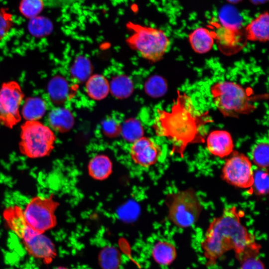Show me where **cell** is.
I'll use <instances>...</instances> for the list:
<instances>
[{
  "label": "cell",
  "mask_w": 269,
  "mask_h": 269,
  "mask_svg": "<svg viewBox=\"0 0 269 269\" xmlns=\"http://www.w3.org/2000/svg\"><path fill=\"white\" fill-rule=\"evenodd\" d=\"M212 122L208 112L198 110L189 96L178 91L170 112L157 110L153 128L157 136L171 142L172 152L183 157L188 144L204 142L203 128Z\"/></svg>",
  "instance_id": "cell-1"
},
{
  "label": "cell",
  "mask_w": 269,
  "mask_h": 269,
  "mask_svg": "<svg viewBox=\"0 0 269 269\" xmlns=\"http://www.w3.org/2000/svg\"><path fill=\"white\" fill-rule=\"evenodd\" d=\"M201 246L209 265L230 250H234L240 260L245 255L257 252L259 248L254 236L242 224L235 207L225 208L221 216L213 220Z\"/></svg>",
  "instance_id": "cell-2"
},
{
  "label": "cell",
  "mask_w": 269,
  "mask_h": 269,
  "mask_svg": "<svg viewBox=\"0 0 269 269\" xmlns=\"http://www.w3.org/2000/svg\"><path fill=\"white\" fill-rule=\"evenodd\" d=\"M2 216L6 224L22 241L27 252L33 257L50 260L55 255L52 241L43 234L33 230L26 223L23 209L17 205L6 208Z\"/></svg>",
  "instance_id": "cell-3"
},
{
  "label": "cell",
  "mask_w": 269,
  "mask_h": 269,
  "mask_svg": "<svg viewBox=\"0 0 269 269\" xmlns=\"http://www.w3.org/2000/svg\"><path fill=\"white\" fill-rule=\"evenodd\" d=\"M127 27L131 31L126 41L130 47L146 60L156 62L167 51L170 42L161 29L130 22Z\"/></svg>",
  "instance_id": "cell-4"
},
{
  "label": "cell",
  "mask_w": 269,
  "mask_h": 269,
  "mask_svg": "<svg viewBox=\"0 0 269 269\" xmlns=\"http://www.w3.org/2000/svg\"><path fill=\"white\" fill-rule=\"evenodd\" d=\"M213 101L225 117H238L253 112V98L242 86L233 82L220 81L210 88Z\"/></svg>",
  "instance_id": "cell-5"
},
{
  "label": "cell",
  "mask_w": 269,
  "mask_h": 269,
  "mask_svg": "<svg viewBox=\"0 0 269 269\" xmlns=\"http://www.w3.org/2000/svg\"><path fill=\"white\" fill-rule=\"evenodd\" d=\"M56 140L53 130L40 121H25L20 126L19 149L28 158L49 155L54 148Z\"/></svg>",
  "instance_id": "cell-6"
},
{
  "label": "cell",
  "mask_w": 269,
  "mask_h": 269,
  "mask_svg": "<svg viewBox=\"0 0 269 269\" xmlns=\"http://www.w3.org/2000/svg\"><path fill=\"white\" fill-rule=\"evenodd\" d=\"M168 217L176 226L185 228L198 220L203 206L192 188L170 194L167 202Z\"/></svg>",
  "instance_id": "cell-7"
},
{
  "label": "cell",
  "mask_w": 269,
  "mask_h": 269,
  "mask_svg": "<svg viewBox=\"0 0 269 269\" xmlns=\"http://www.w3.org/2000/svg\"><path fill=\"white\" fill-rule=\"evenodd\" d=\"M53 195L48 197L36 196L29 201L23 210V215L27 224L35 231L44 234L53 228L57 224L55 211L59 203L53 199Z\"/></svg>",
  "instance_id": "cell-8"
},
{
  "label": "cell",
  "mask_w": 269,
  "mask_h": 269,
  "mask_svg": "<svg viewBox=\"0 0 269 269\" xmlns=\"http://www.w3.org/2000/svg\"><path fill=\"white\" fill-rule=\"evenodd\" d=\"M24 94L15 81L3 83L0 87V124L12 129L21 120V107Z\"/></svg>",
  "instance_id": "cell-9"
},
{
  "label": "cell",
  "mask_w": 269,
  "mask_h": 269,
  "mask_svg": "<svg viewBox=\"0 0 269 269\" xmlns=\"http://www.w3.org/2000/svg\"><path fill=\"white\" fill-rule=\"evenodd\" d=\"M231 154L222 168V178L229 184L237 187H251L254 171L251 160L246 155L238 151H235Z\"/></svg>",
  "instance_id": "cell-10"
},
{
  "label": "cell",
  "mask_w": 269,
  "mask_h": 269,
  "mask_svg": "<svg viewBox=\"0 0 269 269\" xmlns=\"http://www.w3.org/2000/svg\"><path fill=\"white\" fill-rule=\"evenodd\" d=\"M160 146L150 137L142 136L132 143L130 155L137 166L148 168L156 164L162 155Z\"/></svg>",
  "instance_id": "cell-11"
},
{
  "label": "cell",
  "mask_w": 269,
  "mask_h": 269,
  "mask_svg": "<svg viewBox=\"0 0 269 269\" xmlns=\"http://www.w3.org/2000/svg\"><path fill=\"white\" fill-rule=\"evenodd\" d=\"M207 147L213 155L224 157L233 151L234 143L229 133L224 130H216L208 135Z\"/></svg>",
  "instance_id": "cell-12"
},
{
  "label": "cell",
  "mask_w": 269,
  "mask_h": 269,
  "mask_svg": "<svg viewBox=\"0 0 269 269\" xmlns=\"http://www.w3.org/2000/svg\"><path fill=\"white\" fill-rule=\"evenodd\" d=\"M246 39L266 42L269 39V16L268 11L260 13L246 26Z\"/></svg>",
  "instance_id": "cell-13"
},
{
  "label": "cell",
  "mask_w": 269,
  "mask_h": 269,
  "mask_svg": "<svg viewBox=\"0 0 269 269\" xmlns=\"http://www.w3.org/2000/svg\"><path fill=\"white\" fill-rule=\"evenodd\" d=\"M215 38L214 32L206 28L200 27L194 29L189 34V41L195 52L204 54L211 50Z\"/></svg>",
  "instance_id": "cell-14"
},
{
  "label": "cell",
  "mask_w": 269,
  "mask_h": 269,
  "mask_svg": "<svg viewBox=\"0 0 269 269\" xmlns=\"http://www.w3.org/2000/svg\"><path fill=\"white\" fill-rule=\"evenodd\" d=\"M49 127L54 131L64 133L69 131L74 125V117L68 109L59 107L49 114Z\"/></svg>",
  "instance_id": "cell-15"
},
{
  "label": "cell",
  "mask_w": 269,
  "mask_h": 269,
  "mask_svg": "<svg viewBox=\"0 0 269 269\" xmlns=\"http://www.w3.org/2000/svg\"><path fill=\"white\" fill-rule=\"evenodd\" d=\"M21 115L25 121H40L47 111L46 102L39 97H29L23 102Z\"/></svg>",
  "instance_id": "cell-16"
},
{
  "label": "cell",
  "mask_w": 269,
  "mask_h": 269,
  "mask_svg": "<svg viewBox=\"0 0 269 269\" xmlns=\"http://www.w3.org/2000/svg\"><path fill=\"white\" fill-rule=\"evenodd\" d=\"M86 91L91 99L101 100L108 95L110 84L107 79L102 75H91L87 79Z\"/></svg>",
  "instance_id": "cell-17"
},
{
  "label": "cell",
  "mask_w": 269,
  "mask_h": 269,
  "mask_svg": "<svg viewBox=\"0 0 269 269\" xmlns=\"http://www.w3.org/2000/svg\"><path fill=\"white\" fill-rule=\"evenodd\" d=\"M112 163L108 156L104 154L94 156L90 161L88 171L94 179L104 180L112 172Z\"/></svg>",
  "instance_id": "cell-18"
},
{
  "label": "cell",
  "mask_w": 269,
  "mask_h": 269,
  "mask_svg": "<svg viewBox=\"0 0 269 269\" xmlns=\"http://www.w3.org/2000/svg\"><path fill=\"white\" fill-rule=\"evenodd\" d=\"M152 255L158 264L168 265L175 259L176 250L174 246L169 242L158 241L152 248Z\"/></svg>",
  "instance_id": "cell-19"
},
{
  "label": "cell",
  "mask_w": 269,
  "mask_h": 269,
  "mask_svg": "<svg viewBox=\"0 0 269 269\" xmlns=\"http://www.w3.org/2000/svg\"><path fill=\"white\" fill-rule=\"evenodd\" d=\"M219 17L225 28L237 31L242 23L241 15L232 5H226L221 9Z\"/></svg>",
  "instance_id": "cell-20"
},
{
  "label": "cell",
  "mask_w": 269,
  "mask_h": 269,
  "mask_svg": "<svg viewBox=\"0 0 269 269\" xmlns=\"http://www.w3.org/2000/svg\"><path fill=\"white\" fill-rule=\"evenodd\" d=\"M48 90L51 100L57 104H61L65 101L68 96L69 86L63 77L57 76L50 81Z\"/></svg>",
  "instance_id": "cell-21"
},
{
  "label": "cell",
  "mask_w": 269,
  "mask_h": 269,
  "mask_svg": "<svg viewBox=\"0 0 269 269\" xmlns=\"http://www.w3.org/2000/svg\"><path fill=\"white\" fill-rule=\"evenodd\" d=\"M98 260L102 269H118L121 263L120 254L115 248L106 247L99 253Z\"/></svg>",
  "instance_id": "cell-22"
},
{
  "label": "cell",
  "mask_w": 269,
  "mask_h": 269,
  "mask_svg": "<svg viewBox=\"0 0 269 269\" xmlns=\"http://www.w3.org/2000/svg\"><path fill=\"white\" fill-rule=\"evenodd\" d=\"M133 86L131 80L126 76H119L114 78L110 84V91L114 96L125 98L132 93Z\"/></svg>",
  "instance_id": "cell-23"
},
{
  "label": "cell",
  "mask_w": 269,
  "mask_h": 269,
  "mask_svg": "<svg viewBox=\"0 0 269 269\" xmlns=\"http://www.w3.org/2000/svg\"><path fill=\"white\" fill-rule=\"evenodd\" d=\"M121 133L126 140L132 143L142 136L143 131L141 124L137 120L131 119L124 124Z\"/></svg>",
  "instance_id": "cell-24"
},
{
  "label": "cell",
  "mask_w": 269,
  "mask_h": 269,
  "mask_svg": "<svg viewBox=\"0 0 269 269\" xmlns=\"http://www.w3.org/2000/svg\"><path fill=\"white\" fill-rule=\"evenodd\" d=\"M268 169L259 168L254 171V191L258 195H266L269 192V179Z\"/></svg>",
  "instance_id": "cell-25"
},
{
  "label": "cell",
  "mask_w": 269,
  "mask_h": 269,
  "mask_svg": "<svg viewBox=\"0 0 269 269\" xmlns=\"http://www.w3.org/2000/svg\"><path fill=\"white\" fill-rule=\"evenodd\" d=\"M269 147L268 142L262 141L256 144L252 151L254 163L260 168L268 169Z\"/></svg>",
  "instance_id": "cell-26"
},
{
  "label": "cell",
  "mask_w": 269,
  "mask_h": 269,
  "mask_svg": "<svg viewBox=\"0 0 269 269\" xmlns=\"http://www.w3.org/2000/svg\"><path fill=\"white\" fill-rule=\"evenodd\" d=\"M91 70L90 62L84 58L79 57L74 62L71 72L75 78L81 81L87 80L90 76Z\"/></svg>",
  "instance_id": "cell-27"
},
{
  "label": "cell",
  "mask_w": 269,
  "mask_h": 269,
  "mask_svg": "<svg viewBox=\"0 0 269 269\" xmlns=\"http://www.w3.org/2000/svg\"><path fill=\"white\" fill-rule=\"evenodd\" d=\"M167 89V84L165 80L159 76L152 77L145 85L146 92L153 97H159L164 95Z\"/></svg>",
  "instance_id": "cell-28"
},
{
  "label": "cell",
  "mask_w": 269,
  "mask_h": 269,
  "mask_svg": "<svg viewBox=\"0 0 269 269\" xmlns=\"http://www.w3.org/2000/svg\"><path fill=\"white\" fill-rule=\"evenodd\" d=\"M253 254L242 257L240 259L242 261L240 269H265L261 260Z\"/></svg>",
  "instance_id": "cell-29"
},
{
  "label": "cell",
  "mask_w": 269,
  "mask_h": 269,
  "mask_svg": "<svg viewBox=\"0 0 269 269\" xmlns=\"http://www.w3.org/2000/svg\"><path fill=\"white\" fill-rule=\"evenodd\" d=\"M104 133L109 137H115L121 133L120 125L114 120L109 119L105 120L102 124Z\"/></svg>",
  "instance_id": "cell-30"
},
{
  "label": "cell",
  "mask_w": 269,
  "mask_h": 269,
  "mask_svg": "<svg viewBox=\"0 0 269 269\" xmlns=\"http://www.w3.org/2000/svg\"><path fill=\"white\" fill-rule=\"evenodd\" d=\"M7 24L5 19L0 14V38L4 34Z\"/></svg>",
  "instance_id": "cell-31"
},
{
  "label": "cell",
  "mask_w": 269,
  "mask_h": 269,
  "mask_svg": "<svg viewBox=\"0 0 269 269\" xmlns=\"http://www.w3.org/2000/svg\"><path fill=\"white\" fill-rule=\"evenodd\" d=\"M254 4H261L265 2L268 0H251Z\"/></svg>",
  "instance_id": "cell-32"
},
{
  "label": "cell",
  "mask_w": 269,
  "mask_h": 269,
  "mask_svg": "<svg viewBox=\"0 0 269 269\" xmlns=\"http://www.w3.org/2000/svg\"><path fill=\"white\" fill-rule=\"evenodd\" d=\"M227 0L231 3H236L239 2L242 0Z\"/></svg>",
  "instance_id": "cell-33"
},
{
  "label": "cell",
  "mask_w": 269,
  "mask_h": 269,
  "mask_svg": "<svg viewBox=\"0 0 269 269\" xmlns=\"http://www.w3.org/2000/svg\"><path fill=\"white\" fill-rule=\"evenodd\" d=\"M56 269H67L64 267H59V268H57Z\"/></svg>",
  "instance_id": "cell-34"
}]
</instances>
